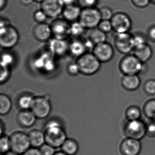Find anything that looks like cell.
<instances>
[{"instance_id": "ab89813d", "label": "cell", "mask_w": 155, "mask_h": 155, "mask_svg": "<svg viewBox=\"0 0 155 155\" xmlns=\"http://www.w3.org/2000/svg\"><path fill=\"white\" fill-rule=\"evenodd\" d=\"M10 75V71L9 68L8 67H1V83H4L8 80Z\"/></svg>"}, {"instance_id": "d6a6232c", "label": "cell", "mask_w": 155, "mask_h": 155, "mask_svg": "<svg viewBox=\"0 0 155 155\" xmlns=\"http://www.w3.org/2000/svg\"><path fill=\"white\" fill-rule=\"evenodd\" d=\"M11 150V144L9 137L1 136L0 139V150L2 153L5 154Z\"/></svg>"}, {"instance_id": "db71d44e", "label": "cell", "mask_w": 155, "mask_h": 155, "mask_svg": "<svg viewBox=\"0 0 155 155\" xmlns=\"http://www.w3.org/2000/svg\"><path fill=\"white\" fill-rule=\"evenodd\" d=\"M33 2H39V3H41L44 0H33Z\"/></svg>"}, {"instance_id": "ba28073f", "label": "cell", "mask_w": 155, "mask_h": 155, "mask_svg": "<svg viewBox=\"0 0 155 155\" xmlns=\"http://www.w3.org/2000/svg\"><path fill=\"white\" fill-rule=\"evenodd\" d=\"M124 133L127 137L140 140L147 134V126L140 120H128L125 125Z\"/></svg>"}, {"instance_id": "e575fe53", "label": "cell", "mask_w": 155, "mask_h": 155, "mask_svg": "<svg viewBox=\"0 0 155 155\" xmlns=\"http://www.w3.org/2000/svg\"><path fill=\"white\" fill-rule=\"evenodd\" d=\"M98 0H77L78 5L81 9L95 8Z\"/></svg>"}, {"instance_id": "277c9868", "label": "cell", "mask_w": 155, "mask_h": 155, "mask_svg": "<svg viewBox=\"0 0 155 155\" xmlns=\"http://www.w3.org/2000/svg\"><path fill=\"white\" fill-rule=\"evenodd\" d=\"M19 34L15 27L10 25L0 28V45L2 48L9 50L18 44Z\"/></svg>"}, {"instance_id": "5b68a950", "label": "cell", "mask_w": 155, "mask_h": 155, "mask_svg": "<svg viewBox=\"0 0 155 155\" xmlns=\"http://www.w3.org/2000/svg\"><path fill=\"white\" fill-rule=\"evenodd\" d=\"M101 21L99 9L95 8L81 9L78 21L86 29H92L97 28Z\"/></svg>"}, {"instance_id": "3957f363", "label": "cell", "mask_w": 155, "mask_h": 155, "mask_svg": "<svg viewBox=\"0 0 155 155\" xmlns=\"http://www.w3.org/2000/svg\"><path fill=\"white\" fill-rule=\"evenodd\" d=\"M144 64L134 54H128L121 60L119 67L121 72L125 75H138L145 69Z\"/></svg>"}, {"instance_id": "8fae6325", "label": "cell", "mask_w": 155, "mask_h": 155, "mask_svg": "<svg viewBox=\"0 0 155 155\" xmlns=\"http://www.w3.org/2000/svg\"><path fill=\"white\" fill-rule=\"evenodd\" d=\"M114 43L116 49L121 54L128 55L134 50L133 35L130 32L117 34Z\"/></svg>"}, {"instance_id": "4fadbf2b", "label": "cell", "mask_w": 155, "mask_h": 155, "mask_svg": "<svg viewBox=\"0 0 155 155\" xmlns=\"http://www.w3.org/2000/svg\"><path fill=\"white\" fill-rule=\"evenodd\" d=\"M91 52L101 63L108 62L114 55L113 47L107 42L95 45Z\"/></svg>"}, {"instance_id": "f1b7e54d", "label": "cell", "mask_w": 155, "mask_h": 155, "mask_svg": "<svg viewBox=\"0 0 155 155\" xmlns=\"http://www.w3.org/2000/svg\"><path fill=\"white\" fill-rule=\"evenodd\" d=\"M126 116L128 120H139L141 116V111L138 107L131 106L126 111Z\"/></svg>"}, {"instance_id": "7c38bea8", "label": "cell", "mask_w": 155, "mask_h": 155, "mask_svg": "<svg viewBox=\"0 0 155 155\" xmlns=\"http://www.w3.org/2000/svg\"><path fill=\"white\" fill-rule=\"evenodd\" d=\"M40 7L48 18H54L62 14L65 6L62 0H44Z\"/></svg>"}, {"instance_id": "f6af8a7d", "label": "cell", "mask_w": 155, "mask_h": 155, "mask_svg": "<svg viewBox=\"0 0 155 155\" xmlns=\"http://www.w3.org/2000/svg\"><path fill=\"white\" fill-rule=\"evenodd\" d=\"M147 134L152 136H155V122L154 121L147 126Z\"/></svg>"}, {"instance_id": "1f68e13d", "label": "cell", "mask_w": 155, "mask_h": 155, "mask_svg": "<svg viewBox=\"0 0 155 155\" xmlns=\"http://www.w3.org/2000/svg\"><path fill=\"white\" fill-rule=\"evenodd\" d=\"M133 42L134 49L141 48L147 44L146 37L142 34L138 33L133 35Z\"/></svg>"}, {"instance_id": "484cf974", "label": "cell", "mask_w": 155, "mask_h": 155, "mask_svg": "<svg viewBox=\"0 0 155 155\" xmlns=\"http://www.w3.org/2000/svg\"><path fill=\"white\" fill-rule=\"evenodd\" d=\"M12 102L9 97L4 94L0 95V114L5 115L10 111Z\"/></svg>"}, {"instance_id": "30bf717a", "label": "cell", "mask_w": 155, "mask_h": 155, "mask_svg": "<svg viewBox=\"0 0 155 155\" xmlns=\"http://www.w3.org/2000/svg\"><path fill=\"white\" fill-rule=\"evenodd\" d=\"M52 36L55 38L66 40L71 35V24L64 18H56L51 23Z\"/></svg>"}, {"instance_id": "9a60e30c", "label": "cell", "mask_w": 155, "mask_h": 155, "mask_svg": "<svg viewBox=\"0 0 155 155\" xmlns=\"http://www.w3.org/2000/svg\"><path fill=\"white\" fill-rule=\"evenodd\" d=\"M32 35L36 40L41 42L48 41L52 35L50 26L47 23H38L32 29Z\"/></svg>"}, {"instance_id": "ee69618b", "label": "cell", "mask_w": 155, "mask_h": 155, "mask_svg": "<svg viewBox=\"0 0 155 155\" xmlns=\"http://www.w3.org/2000/svg\"><path fill=\"white\" fill-rule=\"evenodd\" d=\"M84 45L86 47V49L87 50H91L92 51V50L94 48L95 46V44L89 38H87L84 41H83Z\"/></svg>"}, {"instance_id": "8d00e7d4", "label": "cell", "mask_w": 155, "mask_h": 155, "mask_svg": "<svg viewBox=\"0 0 155 155\" xmlns=\"http://www.w3.org/2000/svg\"><path fill=\"white\" fill-rule=\"evenodd\" d=\"M33 17L35 21L38 23H44L48 18L45 12L41 9L35 11Z\"/></svg>"}, {"instance_id": "603a6c76", "label": "cell", "mask_w": 155, "mask_h": 155, "mask_svg": "<svg viewBox=\"0 0 155 155\" xmlns=\"http://www.w3.org/2000/svg\"><path fill=\"white\" fill-rule=\"evenodd\" d=\"M83 41L78 40L72 41L69 44V51L74 57L77 58L80 57L87 51Z\"/></svg>"}, {"instance_id": "f907efd6", "label": "cell", "mask_w": 155, "mask_h": 155, "mask_svg": "<svg viewBox=\"0 0 155 155\" xmlns=\"http://www.w3.org/2000/svg\"><path fill=\"white\" fill-rule=\"evenodd\" d=\"M21 3L25 5H29L32 3L33 0H20Z\"/></svg>"}, {"instance_id": "c3c4849f", "label": "cell", "mask_w": 155, "mask_h": 155, "mask_svg": "<svg viewBox=\"0 0 155 155\" xmlns=\"http://www.w3.org/2000/svg\"><path fill=\"white\" fill-rule=\"evenodd\" d=\"M76 1L77 0H62V2L65 6L74 4Z\"/></svg>"}, {"instance_id": "7dc6e473", "label": "cell", "mask_w": 155, "mask_h": 155, "mask_svg": "<svg viewBox=\"0 0 155 155\" xmlns=\"http://www.w3.org/2000/svg\"><path fill=\"white\" fill-rule=\"evenodd\" d=\"M10 25L9 21L8 19L2 18L0 21V28L7 27Z\"/></svg>"}, {"instance_id": "f35d334b", "label": "cell", "mask_w": 155, "mask_h": 155, "mask_svg": "<svg viewBox=\"0 0 155 155\" xmlns=\"http://www.w3.org/2000/svg\"><path fill=\"white\" fill-rule=\"evenodd\" d=\"M39 150L42 155H53L55 153V148L47 143L41 147Z\"/></svg>"}, {"instance_id": "d4e9b609", "label": "cell", "mask_w": 155, "mask_h": 155, "mask_svg": "<svg viewBox=\"0 0 155 155\" xmlns=\"http://www.w3.org/2000/svg\"><path fill=\"white\" fill-rule=\"evenodd\" d=\"M62 152L67 155H75L78 151V142L71 138H67L61 147Z\"/></svg>"}, {"instance_id": "816d5d0a", "label": "cell", "mask_w": 155, "mask_h": 155, "mask_svg": "<svg viewBox=\"0 0 155 155\" xmlns=\"http://www.w3.org/2000/svg\"><path fill=\"white\" fill-rule=\"evenodd\" d=\"M4 155H19V154H17V153H15V152H13L12 151H9L8 152H7V153L4 154Z\"/></svg>"}, {"instance_id": "d590c367", "label": "cell", "mask_w": 155, "mask_h": 155, "mask_svg": "<svg viewBox=\"0 0 155 155\" xmlns=\"http://www.w3.org/2000/svg\"><path fill=\"white\" fill-rule=\"evenodd\" d=\"M97 28L106 34L113 30L110 20H101Z\"/></svg>"}, {"instance_id": "83f0119b", "label": "cell", "mask_w": 155, "mask_h": 155, "mask_svg": "<svg viewBox=\"0 0 155 155\" xmlns=\"http://www.w3.org/2000/svg\"><path fill=\"white\" fill-rule=\"evenodd\" d=\"M144 114L149 118L155 119V99L146 102L143 109Z\"/></svg>"}, {"instance_id": "8992f818", "label": "cell", "mask_w": 155, "mask_h": 155, "mask_svg": "<svg viewBox=\"0 0 155 155\" xmlns=\"http://www.w3.org/2000/svg\"><path fill=\"white\" fill-rule=\"evenodd\" d=\"M11 150L19 155H22L31 146L28 134L21 131H16L9 137Z\"/></svg>"}, {"instance_id": "7bdbcfd3", "label": "cell", "mask_w": 155, "mask_h": 155, "mask_svg": "<svg viewBox=\"0 0 155 155\" xmlns=\"http://www.w3.org/2000/svg\"><path fill=\"white\" fill-rule=\"evenodd\" d=\"M21 155H42V154L38 148L32 147L30 148Z\"/></svg>"}, {"instance_id": "cb8c5ba5", "label": "cell", "mask_w": 155, "mask_h": 155, "mask_svg": "<svg viewBox=\"0 0 155 155\" xmlns=\"http://www.w3.org/2000/svg\"><path fill=\"white\" fill-rule=\"evenodd\" d=\"M106 33L97 28L91 29L88 33V38L95 45L106 42L107 37Z\"/></svg>"}, {"instance_id": "4316f807", "label": "cell", "mask_w": 155, "mask_h": 155, "mask_svg": "<svg viewBox=\"0 0 155 155\" xmlns=\"http://www.w3.org/2000/svg\"><path fill=\"white\" fill-rule=\"evenodd\" d=\"M34 98L30 95H22L18 99V105L21 110H31Z\"/></svg>"}, {"instance_id": "9f6ffc18", "label": "cell", "mask_w": 155, "mask_h": 155, "mask_svg": "<svg viewBox=\"0 0 155 155\" xmlns=\"http://www.w3.org/2000/svg\"><path fill=\"white\" fill-rule=\"evenodd\" d=\"M154 120V122H155V120Z\"/></svg>"}, {"instance_id": "7a4b0ae2", "label": "cell", "mask_w": 155, "mask_h": 155, "mask_svg": "<svg viewBox=\"0 0 155 155\" xmlns=\"http://www.w3.org/2000/svg\"><path fill=\"white\" fill-rule=\"evenodd\" d=\"M78 66L80 72L83 75H93L97 73L101 68V62L91 52H86L77 58L76 61Z\"/></svg>"}, {"instance_id": "2e32d148", "label": "cell", "mask_w": 155, "mask_h": 155, "mask_svg": "<svg viewBox=\"0 0 155 155\" xmlns=\"http://www.w3.org/2000/svg\"><path fill=\"white\" fill-rule=\"evenodd\" d=\"M69 44L65 40L53 38L49 43V51L55 56H64L69 51Z\"/></svg>"}, {"instance_id": "836d02e7", "label": "cell", "mask_w": 155, "mask_h": 155, "mask_svg": "<svg viewBox=\"0 0 155 155\" xmlns=\"http://www.w3.org/2000/svg\"><path fill=\"white\" fill-rule=\"evenodd\" d=\"M99 10L101 20H110L114 14L110 8L107 7H103L99 9Z\"/></svg>"}, {"instance_id": "4dcf8cb0", "label": "cell", "mask_w": 155, "mask_h": 155, "mask_svg": "<svg viewBox=\"0 0 155 155\" xmlns=\"http://www.w3.org/2000/svg\"><path fill=\"white\" fill-rule=\"evenodd\" d=\"M14 61V57L11 53L4 52L1 55V67L9 68Z\"/></svg>"}, {"instance_id": "11a10c76", "label": "cell", "mask_w": 155, "mask_h": 155, "mask_svg": "<svg viewBox=\"0 0 155 155\" xmlns=\"http://www.w3.org/2000/svg\"><path fill=\"white\" fill-rule=\"evenodd\" d=\"M150 3H152L153 4H155V0H150Z\"/></svg>"}, {"instance_id": "d6986e66", "label": "cell", "mask_w": 155, "mask_h": 155, "mask_svg": "<svg viewBox=\"0 0 155 155\" xmlns=\"http://www.w3.org/2000/svg\"><path fill=\"white\" fill-rule=\"evenodd\" d=\"M81 9L78 5L75 4L65 6L62 13L63 18L71 23L76 21L79 19Z\"/></svg>"}, {"instance_id": "ffe728a7", "label": "cell", "mask_w": 155, "mask_h": 155, "mask_svg": "<svg viewBox=\"0 0 155 155\" xmlns=\"http://www.w3.org/2000/svg\"><path fill=\"white\" fill-rule=\"evenodd\" d=\"M140 80L137 75H125L121 80L123 88L128 91H134L139 87Z\"/></svg>"}, {"instance_id": "44dd1931", "label": "cell", "mask_w": 155, "mask_h": 155, "mask_svg": "<svg viewBox=\"0 0 155 155\" xmlns=\"http://www.w3.org/2000/svg\"><path fill=\"white\" fill-rule=\"evenodd\" d=\"M31 146L33 147L38 148L44 145L45 142L44 132L38 130H33L28 134Z\"/></svg>"}, {"instance_id": "74e56055", "label": "cell", "mask_w": 155, "mask_h": 155, "mask_svg": "<svg viewBox=\"0 0 155 155\" xmlns=\"http://www.w3.org/2000/svg\"><path fill=\"white\" fill-rule=\"evenodd\" d=\"M144 90L149 95L155 94V81L150 80L147 81L144 85Z\"/></svg>"}, {"instance_id": "6da1fadb", "label": "cell", "mask_w": 155, "mask_h": 155, "mask_svg": "<svg viewBox=\"0 0 155 155\" xmlns=\"http://www.w3.org/2000/svg\"><path fill=\"white\" fill-rule=\"evenodd\" d=\"M44 133L46 143L55 148L61 147L67 139L61 124L56 120H51L47 123Z\"/></svg>"}, {"instance_id": "b9f144b4", "label": "cell", "mask_w": 155, "mask_h": 155, "mask_svg": "<svg viewBox=\"0 0 155 155\" xmlns=\"http://www.w3.org/2000/svg\"><path fill=\"white\" fill-rule=\"evenodd\" d=\"M132 4L139 8H144L150 3V0H131Z\"/></svg>"}, {"instance_id": "f5cc1de1", "label": "cell", "mask_w": 155, "mask_h": 155, "mask_svg": "<svg viewBox=\"0 0 155 155\" xmlns=\"http://www.w3.org/2000/svg\"><path fill=\"white\" fill-rule=\"evenodd\" d=\"M53 155H67V154L64 153L62 151H59V152H55Z\"/></svg>"}, {"instance_id": "7402d4cb", "label": "cell", "mask_w": 155, "mask_h": 155, "mask_svg": "<svg viewBox=\"0 0 155 155\" xmlns=\"http://www.w3.org/2000/svg\"><path fill=\"white\" fill-rule=\"evenodd\" d=\"M152 51L151 47L147 44L139 48L134 50V55L142 63H146L152 57Z\"/></svg>"}, {"instance_id": "bcb514c9", "label": "cell", "mask_w": 155, "mask_h": 155, "mask_svg": "<svg viewBox=\"0 0 155 155\" xmlns=\"http://www.w3.org/2000/svg\"><path fill=\"white\" fill-rule=\"evenodd\" d=\"M147 36L150 40L155 42V26H151L148 30Z\"/></svg>"}, {"instance_id": "9c48e42d", "label": "cell", "mask_w": 155, "mask_h": 155, "mask_svg": "<svg viewBox=\"0 0 155 155\" xmlns=\"http://www.w3.org/2000/svg\"><path fill=\"white\" fill-rule=\"evenodd\" d=\"M31 111L37 118L44 119L50 114L51 106L48 99L45 97L39 96L34 98Z\"/></svg>"}, {"instance_id": "681fc988", "label": "cell", "mask_w": 155, "mask_h": 155, "mask_svg": "<svg viewBox=\"0 0 155 155\" xmlns=\"http://www.w3.org/2000/svg\"><path fill=\"white\" fill-rule=\"evenodd\" d=\"M8 3V0H1V4H0V10L2 11L5 8Z\"/></svg>"}, {"instance_id": "52a82bcc", "label": "cell", "mask_w": 155, "mask_h": 155, "mask_svg": "<svg viewBox=\"0 0 155 155\" xmlns=\"http://www.w3.org/2000/svg\"><path fill=\"white\" fill-rule=\"evenodd\" d=\"M112 29L117 34L129 32L132 27V21L129 16L122 12L113 14L110 19Z\"/></svg>"}, {"instance_id": "60d3db41", "label": "cell", "mask_w": 155, "mask_h": 155, "mask_svg": "<svg viewBox=\"0 0 155 155\" xmlns=\"http://www.w3.org/2000/svg\"><path fill=\"white\" fill-rule=\"evenodd\" d=\"M67 71L69 74L72 76H75L80 73L78 66L76 62L70 63L67 67Z\"/></svg>"}, {"instance_id": "ac0fdd59", "label": "cell", "mask_w": 155, "mask_h": 155, "mask_svg": "<svg viewBox=\"0 0 155 155\" xmlns=\"http://www.w3.org/2000/svg\"><path fill=\"white\" fill-rule=\"evenodd\" d=\"M53 56L50 51L41 53L35 60V66L37 68H44L47 70L51 71L55 66Z\"/></svg>"}, {"instance_id": "f546056e", "label": "cell", "mask_w": 155, "mask_h": 155, "mask_svg": "<svg viewBox=\"0 0 155 155\" xmlns=\"http://www.w3.org/2000/svg\"><path fill=\"white\" fill-rule=\"evenodd\" d=\"M85 29V28L79 21H74L71 24V35L73 37H79L83 34Z\"/></svg>"}, {"instance_id": "e0dca14e", "label": "cell", "mask_w": 155, "mask_h": 155, "mask_svg": "<svg viewBox=\"0 0 155 155\" xmlns=\"http://www.w3.org/2000/svg\"><path fill=\"white\" fill-rule=\"evenodd\" d=\"M36 119L37 117L31 110H21L17 116L19 125L24 128L32 127L35 124Z\"/></svg>"}, {"instance_id": "5bb4252c", "label": "cell", "mask_w": 155, "mask_h": 155, "mask_svg": "<svg viewBox=\"0 0 155 155\" xmlns=\"http://www.w3.org/2000/svg\"><path fill=\"white\" fill-rule=\"evenodd\" d=\"M141 149L140 140L128 137L122 141L120 148L122 155H139Z\"/></svg>"}]
</instances>
